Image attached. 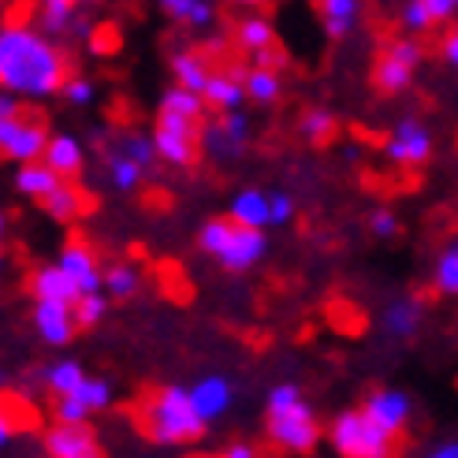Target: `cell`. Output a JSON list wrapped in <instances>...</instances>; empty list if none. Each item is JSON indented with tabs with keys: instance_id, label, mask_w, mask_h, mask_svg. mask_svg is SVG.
Here are the masks:
<instances>
[{
	"instance_id": "cell-1",
	"label": "cell",
	"mask_w": 458,
	"mask_h": 458,
	"mask_svg": "<svg viewBox=\"0 0 458 458\" xmlns=\"http://www.w3.org/2000/svg\"><path fill=\"white\" fill-rule=\"evenodd\" d=\"M67 82V56L30 27L0 30V89L22 98L56 94Z\"/></svg>"
},
{
	"instance_id": "cell-2",
	"label": "cell",
	"mask_w": 458,
	"mask_h": 458,
	"mask_svg": "<svg viewBox=\"0 0 458 458\" xmlns=\"http://www.w3.org/2000/svg\"><path fill=\"white\" fill-rule=\"evenodd\" d=\"M131 414L142 437L160 447L194 444L205 432V421L191 403V387H153V392H142Z\"/></svg>"
},
{
	"instance_id": "cell-3",
	"label": "cell",
	"mask_w": 458,
	"mask_h": 458,
	"mask_svg": "<svg viewBox=\"0 0 458 458\" xmlns=\"http://www.w3.org/2000/svg\"><path fill=\"white\" fill-rule=\"evenodd\" d=\"M265 418H268V440L291 454H313L320 437H325L313 406L302 399V387L294 380H284L268 392Z\"/></svg>"
},
{
	"instance_id": "cell-4",
	"label": "cell",
	"mask_w": 458,
	"mask_h": 458,
	"mask_svg": "<svg viewBox=\"0 0 458 458\" xmlns=\"http://www.w3.org/2000/svg\"><path fill=\"white\" fill-rule=\"evenodd\" d=\"M198 246L209 258H216L227 272H246L265 258L268 239H265V227H246L232 216H213L198 232Z\"/></svg>"
},
{
	"instance_id": "cell-5",
	"label": "cell",
	"mask_w": 458,
	"mask_h": 458,
	"mask_svg": "<svg viewBox=\"0 0 458 458\" xmlns=\"http://www.w3.org/2000/svg\"><path fill=\"white\" fill-rule=\"evenodd\" d=\"M328 444L339 458H399L403 454V437H392L380 428L361 406L343 410L328 425Z\"/></svg>"
},
{
	"instance_id": "cell-6",
	"label": "cell",
	"mask_w": 458,
	"mask_h": 458,
	"mask_svg": "<svg viewBox=\"0 0 458 458\" xmlns=\"http://www.w3.org/2000/svg\"><path fill=\"white\" fill-rule=\"evenodd\" d=\"M425 60V49H421V41L410 34V38H392V41H384L380 45V53L373 60V89L380 98H395L403 94V89L414 86V75H418V67Z\"/></svg>"
},
{
	"instance_id": "cell-7",
	"label": "cell",
	"mask_w": 458,
	"mask_h": 458,
	"mask_svg": "<svg viewBox=\"0 0 458 458\" xmlns=\"http://www.w3.org/2000/svg\"><path fill=\"white\" fill-rule=\"evenodd\" d=\"M153 142H157V157H160V160H168V165H179V168H191L194 160H198L201 142H205L201 120L179 116V112H157Z\"/></svg>"
},
{
	"instance_id": "cell-8",
	"label": "cell",
	"mask_w": 458,
	"mask_h": 458,
	"mask_svg": "<svg viewBox=\"0 0 458 458\" xmlns=\"http://www.w3.org/2000/svg\"><path fill=\"white\" fill-rule=\"evenodd\" d=\"M49 120L41 112L19 108L15 116L0 120V157L19 160V165H30V160L45 157V146H49Z\"/></svg>"
},
{
	"instance_id": "cell-9",
	"label": "cell",
	"mask_w": 458,
	"mask_h": 458,
	"mask_svg": "<svg viewBox=\"0 0 458 458\" xmlns=\"http://www.w3.org/2000/svg\"><path fill=\"white\" fill-rule=\"evenodd\" d=\"M384 153L399 168H421L432 157V131L418 116H403L384 142Z\"/></svg>"
},
{
	"instance_id": "cell-10",
	"label": "cell",
	"mask_w": 458,
	"mask_h": 458,
	"mask_svg": "<svg viewBox=\"0 0 458 458\" xmlns=\"http://www.w3.org/2000/svg\"><path fill=\"white\" fill-rule=\"evenodd\" d=\"M361 410L380 428L392 432V437H406L410 418H414V403H410V395L399 392V387H377V392H369V399L361 403Z\"/></svg>"
},
{
	"instance_id": "cell-11",
	"label": "cell",
	"mask_w": 458,
	"mask_h": 458,
	"mask_svg": "<svg viewBox=\"0 0 458 458\" xmlns=\"http://www.w3.org/2000/svg\"><path fill=\"white\" fill-rule=\"evenodd\" d=\"M45 454L49 458H105V447L89 425H53L45 432Z\"/></svg>"
},
{
	"instance_id": "cell-12",
	"label": "cell",
	"mask_w": 458,
	"mask_h": 458,
	"mask_svg": "<svg viewBox=\"0 0 458 458\" xmlns=\"http://www.w3.org/2000/svg\"><path fill=\"white\" fill-rule=\"evenodd\" d=\"M380 325L395 343H410L425 325V302L418 299V294H395V299L384 306Z\"/></svg>"
},
{
	"instance_id": "cell-13",
	"label": "cell",
	"mask_w": 458,
	"mask_h": 458,
	"mask_svg": "<svg viewBox=\"0 0 458 458\" xmlns=\"http://www.w3.org/2000/svg\"><path fill=\"white\" fill-rule=\"evenodd\" d=\"M34 328L41 332L45 343H53V347H64V343H72V335L79 332V317H75V306L67 302H38L34 310Z\"/></svg>"
},
{
	"instance_id": "cell-14",
	"label": "cell",
	"mask_w": 458,
	"mask_h": 458,
	"mask_svg": "<svg viewBox=\"0 0 458 458\" xmlns=\"http://www.w3.org/2000/svg\"><path fill=\"white\" fill-rule=\"evenodd\" d=\"M56 265H60V268L67 272V276H72V280L79 284V291H82V294H89V291H101V287H105V272L98 268L94 250H89L86 242H79V239L64 250Z\"/></svg>"
},
{
	"instance_id": "cell-15",
	"label": "cell",
	"mask_w": 458,
	"mask_h": 458,
	"mask_svg": "<svg viewBox=\"0 0 458 458\" xmlns=\"http://www.w3.org/2000/svg\"><path fill=\"white\" fill-rule=\"evenodd\" d=\"M250 139V120L246 112L235 108V112H220V123H213L209 131H205V146H209L213 153L220 157H235Z\"/></svg>"
},
{
	"instance_id": "cell-16",
	"label": "cell",
	"mask_w": 458,
	"mask_h": 458,
	"mask_svg": "<svg viewBox=\"0 0 458 458\" xmlns=\"http://www.w3.org/2000/svg\"><path fill=\"white\" fill-rule=\"evenodd\" d=\"M30 294L38 302H67V306H75L79 299H82V291H79V284L67 276V272L60 268V265H45V268H38L34 276H30Z\"/></svg>"
},
{
	"instance_id": "cell-17",
	"label": "cell",
	"mask_w": 458,
	"mask_h": 458,
	"mask_svg": "<svg viewBox=\"0 0 458 458\" xmlns=\"http://www.w3.org/2000/svg\"><path fill=\"white\" fill-rule=\"evenodd\" d=\"M191 403H194V410L201 414V421L209 425L220 414H227V406H232V384H227L224 377H201L191 387Z\"/></svg>"
},
{
	"instance_id": "cell-18",
	"label": "cell",
	"mask_w": 458,
	"mask_h": 458,
	"mask_svg": "<svg viewBox=\"0 0 458 458\" xmlns=\"http://www.w3.org/2000/svg\"><path fill=\"white\" fill-rule=\"evenodd\" d=\"M317 15H320V27L332 41L347 38L358 19H361V0H317Z\"/></svg>"
},
{
	"instance_id": "cell-19",
	"label": "cell",
	"mask_w": 458,
	"mask_h": 458,
	"mask_svg": "<svg viewBox=\"0 0 458 458\" xmlns=\"http://www.w3.org/2000/svg\"><path fill=\"white\" fill-rule=\"evenodd\" d=\"M64 175L56 172V168H49L45 160H30V165H19V172H15V191L19 194H27V198H38V201H45L56 187H64Z\"/></svg>"
},
{
	"instance_id": "cell-20",
	"label": "cell",
	"mask_w": 458,
	"mask_h": 458,
	"mask_svg": "<svg viewBox=\"0 0 458 458\" xmlns=\"http://www.w3.org/2000/svg\"><path fill=\"white\" fill-rule=\"evenodd\" d=\"M94 205V198H89L79 182H64V187H56L49 198L41 201V209L49 213L53 220H75V216H86V209Z\"/></svg>"
},
{
	"instance_id": "cell-21",
	"label": "cell",
	"mask_w": 458,
	"mask_h": 458,
	"mask_svg": "<svg viewBox=\"0 0 458 458\" xmlns=\"http://www.w3.org/2000/svg\"><path fill=\"white\" fill-rule=\"evenodd\" d=\"M246 72H213L209 86H205V101L220 112H235L246 101V86H242Z\"/></svg>"
},
{
	"instance_id": "cell-22",
	"label": "cell",
	"mask_w": 458,
	"mask_h": 458,
	"mask_svg": "<svg viewBox=\"0 0 458 458\" xmlns=\"http://www.w3.org/2000/svg\"><path fill=\"white\" fill-rule=\"evenodd\" d=\"M157 4L172 22H182L191 30L213 27V19H216V0H157Z\"/></svg>"
},
{
	"instance_id": "cell-23",
	"label": "cell",
	"mask_w": 458,
	"mask_h": 458,
	"mask_svg": "<svg viewBox=\"0 0 458 458\" xmlns=\"http://www.w3.org/2000/svg\"><path fill=\"white\" fill-rule=\"evenodd\" d=\"M227 216L246 224V227H268L272 224V201H268L265 191H254V187L239 191L232 198V209H227Z\"/></svg>"
},
{
	"instance_id": "cell-24",
	"label": "cell",
	"mask_w": 458,
	"mask_h": 458,
	"mask_svg": "<svg viewBox=\"0 0 458 458\" xmlns=\"http://www.w3.org/2000/svg\"><path fill=\"white\" fill-rule=\"evenodd\" d=\"M242 86H246V101H254V105H276L284 94L280 72L276 67H261V64H250V72L242 75Z\"/></svg>"
},
{
	"instance_id": "cell-25",
	"label": "cell",
	"mask_w": 458,
	"mask_h": 458,
	"mask_svg": "<svg viewBox=\"0 0 458 458\" xmlns=\"http://www.w3.org/2000/svg\"><path fill=\"white\" fill-rule=\"evenodd\" d=\"M235 45L250 56H258L265 49H276V27H272L265 15H246L235 27Z\"/></svg>"
},
{
	"instance_id": "cell-26",
	"label": "cell",
	"mask_w": 458,
	"mask_h": 458,
	"mask_svg": "<svg viewBox=\"0 0 458 458\" xmlns=\"http://www.w3.org/2000/svg\"><path fill=\"white\" fill-rule=\"evenodd\" d=\"M45 165L56 168L64 179H75L82 172V146L72 139V134H53L49 146H45Z\"/></svg>"
},
{
	"instance_id": "cell-27",
	"label": "cell",
	"mask_w": 458,
	"mask_h": 458,
	"mask_svg": "<svg viewBox=\"0 0 458 458\" xmlns=\"http://www.w3.org/2000/svg\"><path fill=\"white\" fill-rule=\"evenodd\" d=\"M172 75H175V86H187L201 98H205V86H209V79H213L205 53H175L172 56Z\"/></svg>"
},
{
	"instance_id": "cell-28",
	"label": "cell",
	"mask_w": 458,
	"mask_h": 458,
	"mask_svg": "<svg viewBox=\"0 0 458 458\" xmlns=\"http://www.w3.org/2000/svg\"><path fill=\"white\" fill-rule=\"evenodd\" d=\"M432 291L440 299H458V239H451L432 265Z\"/></svg>"
},
{
	"instance_id": "cell-29",
	"label": "cell",
	"mask_w": 458,
	"mask_h": 458,
	"mask_svg": "<svg viewBox=\"0 0 458 458\" xmlns=\"http://www.w3.org/2000/svg\"><path fill=\"white\" fill-rule=\"evenodd\" d=\"M299 134L310 146H328L339 134V120L332 116L328 108H306L299 116Z\"/></svg>"
},
{
	"instance_id": "cell-30",
	"label": "cell",
	"mask_w": 458,
	"mask_h": 458,
	"mask_svg": "<svg viewBox=\"0 0 458 458\" xmlns=\"http://www.w3.org/2000/svg\"><path fill=\"white\" fill-rule=\"evenodd\" d=\"M41 380H45V387H49V395H75L82 387V380H86V373H82L79 361H56L41 373Z\"/></svg>"
},
{
	"instance_id": "cell-31",
	"label": "cell",
	"mask_w": 458,
	"mask_h": 458,
	"mask_svg": "<svg viewBox=\"0 0 458 458\" xmlns=\"http://www.w3.org/2000/svg\"><path fill=\"white\" fill-rule=\"evenodd\" d=\"M41 12H38V22H41V34H67L72 30V19H75V4L79 0H38Z\"/></svg>"
},
{
	"instance_id": "cell-32",
	"label": "cell",
	"mask_w": 458,
	"mask_h": 458,
	"mask_svg": "<svg viewBox=\"0 0 458 458\" xmlns=\"http://www.w3.org/2000/svg\"><path fill=\"white\" fill-rule=\"evenodd\" d=\"M108 175H112V182H116L120 191H134V187L142 182L146 168H142L134 157H127L120 146H112V149H108Z\"/></svg>"
},
{
	"instance_id": "cell-33",
	"label": "cell",
	"mask_w": 458,
	"mask_h": 458,
	"mask_svg": "<svg viewBox=\"0 0 458 458\" xmlns=\"http://www.w3.org/2000/svg\"><path fill=\"white\" fill-rule=\"evenodd\" d=\"M160 112H179V116L205 120V98L187 86H172V89H165V98H160Z\"/></svg>"
},
{
	"instance_id": "cell-34",
	"label": "cell",
	"mask_w": 458,
	"mask_h": 458,
	"mask_svg": "<svg viewBox=\"0 0 458 458\" xmlns=\"http://www.w3.org/2000/svg\"><path fill=\"white\" fill-rule=\"evenodd\" d=\"M142 276H139V268L120 261V265H108L105 268V291L112 294V299H131L134 291H139Z\"/></svg>"
},
{
	"instance_id": "cell-35",
	"label": "cell",
	"mask_w": 458,
	"mask_h": 458,
	"mask_svg": "<svg viewBox=\"0 0 458 458\" xmlns=\"http://www.w3.org/2000/svg\"><path fill=\"white\" fill-rule=\"evenodd\" d=\"M0 414L12 421L15 432L38 425V410H34L27 399H22V395H15V392H0Z\"/></svg>"
},
{
	"instance_id": "cell-36",
	"label": "cell",
	"mask_w": 458,
	"mask_h": 458,
	"mask_svg": "<svg viewBox=\"0 0 458 458\" xmlns=\"http://www.w3.org/2000/svg\"><path fill=\"white\" fill-rule=\"evenodd\" d=\"M403 27H406V34L418 38V34L437 30V19H432L425 0H406V4H403Z\"/></svg>"
},
{
	"instance_id": "cell-37",
	"label": "cell",
	"mask_w": 458,
	"mask_h": 458,
	"mask_svg": "<svg viewBox=\"0 0 458 458\" xmlns=\"http://www.w3.org/2000/svg\"><path fill=\"white\" fill-rule=\"evenodd\" d=\"M108 313V299L101 291H89L75 302V317H79V328H94L98 320Z\"/></svg>"
},
{
	"instance_id": "cell-38",
	"label": "cell",
	"mask_w": 458,
	"mask_h": 458,
	"mask_svg": "<svg viewBox=\"0 0 458 458\" xmlns=\"http://www.w3.org/2000/svg\"><path fill=\"white\" fill-rule=\"evenodd\" d=\"M89 414H94V410L82 403L79 392L75 395H56V421H64V425H86Z\"/></svg>"
},
{
	"instance_id": "cell-39",
	"label": "cell",
	"mask_w": 458,
	"mask_h": 458,
	"mask_svg": "<svg viewBox=\"0 0 458 458\" xmlns=\"http://www.w3.org/2000/svg\"><path fill=\"white\" fill-rule=\"evenodd\" d=\"M79 395H82V403H86L89 410H105V406L112 403V384L101 380V377H86L82 387H79Z\"/></svg>"
},
{
	"instance_id": "cell-40",
	"label": "cell",
	"mask_w": 458,
	"mask_h": 458,
	"mask_svg": "<svg viewBox=\"0 0 458 458\" xmlns=\"http://www.w3.org/2000/svg\"><path fill=\"white\" fill-rule=\"evenodd\" d=\"M369 232L387 242V239H395V235L403 232V224H399V216H395L392 209H373V213H369Z\"/></svg>"
},
{
	"instance_id": "cell-41",
	"label": "cell",
	"mask_w": 458,
	"mask_h": 458,
	"mask_svg": "<svg viewBox=\"0 0 458 458\" xmlns=\"http://www.w3.org/2000/svg\"><path fill=\"white\" fill-rule=\"evenodd\" d=\"M60 94L72 101V105H86L89 98H94V82H89V79H67Z\"/></svg>"
},
{
	"instance_id": "cell-42",
	"label": "cell",
	"mask_w": 458,
	"mask_h": 458,
	"mask_svg": "<svg viewBox=\"0 0 458 458\" xmlns=\"http://www.w3.org/2000/svg\"><path fill=\"white\" fill-rule=\"evenodd\" d=\"M268 201H272V224H287V220L294 216V198H291V194L272 191Z\"/></svg>"
},
{
	"instance_id": "cell-43",
	"label": "cell",
	"mask_w": 458,
	"mask_h": 458,
	"mask_svg": "<svg viewBox=\"0 0 458 458\" xmlns=\"http://www.w3.org/2000/svg\"><path fill=\"white\" fill-rule=\"evenodd\" d=\"M440 56H444L447 67H454V72H458V22H451V27L444 30V38H440Z\"/></svg>"
},
{
	"instance_id": "cell-44",
	"label": "cell",
	"mask_w": 458,
	"mask_h": 458,
	"mask_svg": "<svg viewBox=\"0 0 458 458\" xmlns=\"http://www.w3.org/2000/svg\"><path fill=\"white\" fill-rule=\"evenodd\" d=\"M421 458H458V437H454V432H447V437L432 440Z\"/></svg>"
},
{
	"instance_id": "cell-45",
	"label": "cell",
	"mask_w": 458,
	"mask_h": 458,
	"mask_svg": "<svg viewBox=\"0 0 458 458\" xmlns=\"http://www.w3.org/2000/svg\"><path fill=\"white\" fill-rule=\"evenodd\" d=\"M432 19H437V27H447V22L458 19V0H425Z\"/></svg>"
},
{
	"instance_id": "cell-46",
	"label": "cell",
	"mask_w": 458,
	"mask_h": 458,
	"mask_svg": "<svg viewBox=\"0 0 458 458\" xmlns=\"http://www.w3.org/2000/svg\"><path fill=\"white\" fill-rule=\"evenodd\" d=\"M220 458H258V447L254 444H227L224 451H220Z\"/></svg>"
},
{
	"instance_id": "cell-47",
	"label": "cell",
	"mask_w": 458,
	"mask_h": 458,
	"mask_svg": "<svg viewBox=\"0 0 458 458\" xmlns=\"http://www.w3.org/2000/svg\"><path fill=\"white\" fill-rule=\"evenodd\" d=\"M15 112H19V98H12L8 89H0V120L15 116Z\"/></svg>"
},
{
	"instance_id": "cell-48",
	"label": "cell",
	"mask_w": 458,
	"mask_h": 458,
	"mask_svg": "<svg viewBox=\"0 0 458 458\" xmlns=\"http://www.w3.org/2000/svg\"><path fill=\"white\" fill-rule=\"evenodd\" d=\"M12 437H15V428H12V421H8L4 414H0V447H4V444H8Z\"/></svg>"
},
{
	"instance_id": "cell-49",
	"label": "cell",
	"mask_w": 458,
	"mask_h": 458,
	"mask_svg": "<svg viewBox=\"0 0 458 458\" xmlns=\"http://www.w3.org/2000/svg\"><path fill=\"white\" fill-rule=\"evenodd\" d=\"M112 34H116V30H108V27L101 30V38H112ZM112 45H116V41H94V49H101V53H108V49H112Z\"/></svg>"
},
{
	"instance_id": "cell-50",
	"label": "cell",
	"mask_w": 458,
	"mask_h": 458,
	"mask_svg": "<svg viewBox=\"0 0 458 458\" xmlns=\"http://www.w3.org/2000/svg\"><path fill=\"white\" fill-rule=\"evenodd\" d=\"M232 4H239V8H268L272 0H232Z\"/></svg>"
},
{
	"instance_id": "cell-51",
	"label": "cell",
	"mask_w": 458,
	"mask_h": 458,
	"mask_svg": "<svg viewBox=\"0 0 458 458\" xmlns=\"http://www.w3.org/2000/svg\"><path fill=\"white\" fill-rule=\"evenodd\" d=\"M0 235H4V216H0Z\"/></svg>"
},
{
	"instance_id": "cell-52",
	"label": "cell",
	"mask_w": 458,
	"mask_h": 458,
	"mask_svg": "<svg viewBox=\"0 0 458 458\" xmlns=\"http://www.w3.org/2000/svg\"><path fill=\"white\" fill-rule=\"evenodd\" d=\"M0 268H4V254H0Z\"/></svg>"
},
{
	"instance_id": "cell-53",
	"label": "cell",
	"mask_w": 458,
	"mask_h": 458,
	"mask_svg": "<svg viewBox=\"0 0 458 458\" xmlns=\"http://www.w3.org/2000/svg\"><path fill=\"white\" fill-rule=\"evenodd\" d=\"M0 384H4V373H0Z\"/></svg>"
},
{
	"instance_id": "cell-54",
	"label": "cell",
	"mask_w": 458,
	"mask_h": 458,
	"mask_svg": "<svg viewBox=\"0 0 458 458\" xmlns=\"http://www.w3.org/2000/svg\"><path fill=\"white\" fill-rule=\"evenodd\" d=\"M79 4H89V0H79Z\"/></svg>"
},
{
	"instance_id": "cell-55",
	"label": "cell",
	"mask_w": 458,
	"mask_h": 458,
	"mask_svg": "<svg viewBox=\"0 0 458 458\" xmlns=\"http://www.w3.org/2000/svg\"><path fill=\"white\" fill-rule=\"evenodd\" d=\"M313 4H317V0H313Z\"/></svg>"
}]
</instances>
